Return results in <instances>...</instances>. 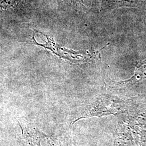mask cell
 I'll use <instances>...</instances> for the list:
<instances>
[{"label": "cell", "mask_w": 146, "mask_h": 146, "mask_svg": "<svg viewBox=\"0 0 146 146\" xmlns=\"http://www.w3.org/2000/svg\"><path fill=\"white\" fill-rule=\"evenodd\" d=\"M146 78V59L137 64L134 74L130 79L123 82V84H133Z\"/></svg>", "instance_id": "1"}]
</instances>
